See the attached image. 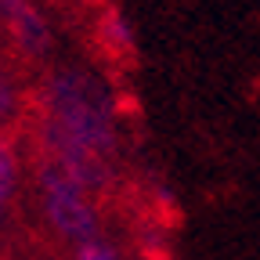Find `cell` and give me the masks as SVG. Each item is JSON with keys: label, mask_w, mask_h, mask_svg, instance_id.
<instances>
[{"label": "cell", "mask_w": 260, "mask_h": 260, "mask_svg": "<svg viewBox=\"0 0 260 260\" xmlns=\"http://www.w3.org/2000/svg\"><path fill=\"white\" fill-rule=\"evenodd\" d=\"M37 195H40V210L58 239L80 246L87 239L102 235V213L94 206V195L83 191L61 167H54L44 155H37Z\"/></svg>", "instance_id": "2"}, {"label": "cell", "mask_w": 260, "mask_h": 260, "mask_svg": "<svg viewBox=\"0 0 260 260\" xmlns=\"http://www.w3.org/2000/svg\"><path fill=\"white\" fill-rule=\"evenodd\" d=\"M22 112V90L15 83V76L0 65V126H8L11 119H18Z\"/></svg>", "instance_id": "6"}, {"label": "cell", "mask_w": 260, "mask_h": 260, "mask_svg": "<svg viewBox=\"0 0 260 260\" xmlns=\"http://www.w3.org/2000/svg\"><path fill=\"white\" fill-rule=\"evenodd\" d=\"M73 260H123V256L105 235H98V239H87V242L73 246Z\"/></svg>", "instance_id": "7"}, {"label": "cell", "mask_w": 260, "mask_h": 260, "mask_svg": "<svg viewBox=\"0 0 260 260\" xmlns=\"http://www.w3.org/2000/svg\"><path fill=\"white\" fill-rule=\"evenodd\" d=\"M0 29L22 58L40 61L54 51L51 18L37 0H0Z\"/></svg>", "instance_id": "3"}, {"label": "cell", "mask_w": 260, "mask_h": 260, "mask_svg": "<svg viewBox=\"0 0 260 260\" xmlns=\"http://www.w3.org/2000/svg\"><path fill=\"white\" fill-rule=\"evenodd\" d=\"M15 188H18V152L8 134H0V217H4Z\"/></svg>", "instance_id": "5"}, {"label": "cell", "mask_w": 260, "mask_h": 260, "mask_svg": "<svg viewBox=\"0 0 260 260\" xmlns=\"http://www.w3.org/2000/svg\"><path fill=\"white\" fill-rule=\"evenodd\" d=\"M32 141L37 155L61 167L83 191H109L119 155V98L94 69L61 65L37 94Z\"/></svg>", "instance_id": "1"}, {"label": "cell", "mask_w": 260, "mask_h": 260, "mask_svg": "<svg viewBox=\"0 0 260 260\" xmlns=\"http://www.w3.org/2000/svg\"><path fill=\"white\" fill-rule=\"evenodd\" d=\"M94 37H98V47H102L112 61H130L138 54V32L130 25V18L119 11V8H105L102 18L94 25Z\"/></svg>", "instance_id": "4"}]
</instances>
